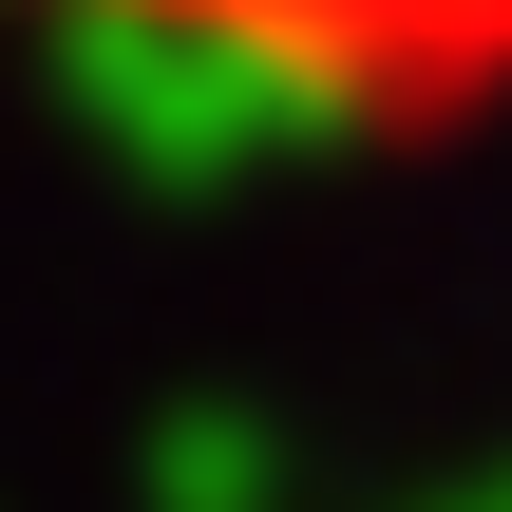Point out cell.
<instances>
[{"instance_id": "obj_1", "label": "cell", "mask_w": 512, "mask_h": 512, "mask_svg": "<svg viewBox=\"0 0 512 512\" xmlns=\"http://www.w3.org/2000/svg\"><path fill=\"white\" fill-rule=\"evenodd\" d=\"M171 76H228L304 133H475L512 114V0H0Z\"/></svg>"}]
</instances>
